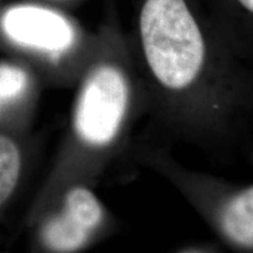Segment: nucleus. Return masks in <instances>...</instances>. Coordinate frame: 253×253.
<instances>
[{"label": "nucleus", "mask_w": 253, "mask_h": 253, "mask_svg": "<svg viewBox=\"0 0 253 253\" xmlns=\"http://www.w3.org/2000/svg\"><path fill=\"white\" fill-rule=\"evenodd\" d=\"M21 170L20 150L11 138L0 135V205L13 194Z\"/></svg>", "instance_id": "obj_7"}, {"label": "nucleus", "mask_w": 253, "mask_h": 253, "mask_svg": "<svg viewBox=\"0 0 253 253\" xmlns=\"http://www.w3.org/2000/svg\"><path fill=\"white\" fill-rule=\"evenodd\" d=\"M233 56L253 71V0H203Z\"/></svg>", "instance_id": "obj_6"}, {"label": "nucleus", "mask_w": 253, "mask_h": 253, "mask_svg": "<svg viewBox=\"0 0 253 253\" xmlns=\"http://www.w3.org/2000/svg\"><path fill=\"white\" fill-rule=\"evenodd\" d=\"M148 162L171 183L224 248L253 253V183L243 184L194 170L167 148L148 151Z\"/></svg>", "instance_id": "obj_3"}, {"label": "nucleus", "mask_w": 253, "mask_h": 253, "mask_svg": "<svg viewBox=\"0 0 253 253\" xmlns=\"http://www.w3.org/2000/svg\"><path fill=\"white\" fill-rule=\"evenodd\" d=\"M0 33L15 46L50 54L67 52L79 40L77 26L65 14L28 2L1 11Z\"/></svg>", "instance_id": "obj_4"}, {"label": "nucleus", "mask_w": 253, "mask_h": 253, "mask_svg": "<svg viewBox=\"0 0 253 253\" xmlns=\"http://www.w3.org/2000/svg\"><path fill=\"white\" fill-rule=\"evenodd\" d=\"M101 41L104 53L82 84L74 126L82 143L104 153L112 150L126 131L134 112L136 87L119 32L108 28Z\"/></svg>", "instance_id": "obj_2"}, {"label": "nucleus", "mask_w": 253, "mask_h": 253, "mask_svg": "<svg viewBox=\"0 0 253 253\" xmlns=\"http://www.w3.org/2000/svg\"><path fill=\"white\" fill-rule=\"evenodd\" d=\"M102 203L86 186H75L66 195L62 212L48 220L42 238L56 252H72L84 248L106 225Z\"/></svg>", "instance_id": "obj_5"}, {"label": "nucleus", "mask_w": 253, "mask_h": 253, "mask_svg": "<svg viewBox=\"0 0 253 253\" xmlns=\"http://www.w3.org/2000/svg\"><path fill=\"white\" fill-rule=\"evenodd\" d=\"M224 246L220 244H213V243H190V244H184L177 248V252L184 253H199V252H220L223 251Z\"/></svg>", "instance_id": "obj_9"}, {"label": "nucleus", "mask_w": 253, "mask_h": 253, "mask_svg": "<svg viewBox=\"0 0 253 253\" xmlns=\"http://www.w3.org/2000/svg\"><path fill=\"white\" fill-rule=\"evenodd\" d=\"M136 32L151 108L168 137L216 162L244 155L250 69L227 48L203 0H140Z\"/></svg>", "instance_id": "obj_1"}, {"label": "nucleus", "mask_w": 253, "mask_h": 253, "mask_svg": "<svg viewBox=\"0 0 253 253\" xmlns=\"http://www.w3.org/2000/svg\"><path fill=\"white\" fill-rule=\"evenodd\" d=\"M28 82L30 79L23 68L13 63H0V112L23 96Z\"/></svg>", "instance_id": "obj_8"}]
</instances>
